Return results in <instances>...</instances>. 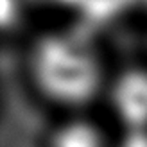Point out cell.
<instances>
[{"instance_id": "1", "label": "cell", "mask_w": 147, "mask_h": 147, "mask_svg": "<svg viewBox=\"0 0 147 147\" xmlns=\"http://www.w3.org/2000/svg\"><path fill=\"white\" fill-rule=\"evenodd\" d=\"M32 72L49 97L63 104H84L100 86V65L84 43L68 36H49L32 52Z\"/></svg>"}, {"instance_id": "2", "label": "cell", "mask_w": 147, "mask_h": 147, "mask_svg": "<svg viewBox=\"0 0 147 147\" xmlns=\"http://www.w3.org/2000/svg\"><path fill=\"white\" fill-rule=\"evenodd\" d=\"M111 100L126 127H147V72L127 70L122 74L113 86Z\"/></svg>"}, {"instance_id": "3", "label": "cell", "mask_w": 147, "mask_h": 147, "mask_svg": "<svg viewBox=\"0 0 147 147\" xmlns=\"http://www.w3.org/2000/svg\"><path fill=\"white\" fill-rule=\"evenodd\" d=\"M52 147H102V136L90 122L72 120L54 133Z\"/></svg>"}, {"instance_id": "4", "label": "cell", "mask_w": 147, "mask_h": 147, "mask_svg": "<svg viewBox=\"0 0 147 147\" xmlns=\"http://www.w3.org/2000/svg\"><path fill=\"white\" fill-rule=\"evenodd\" d=\"M119 147H147V127H126Z\"/></svg>"}]
</instances>
